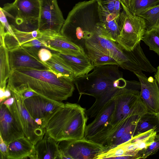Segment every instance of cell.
<instances>
[{
	"label": "cell",
	"mask_w": 159,
	"mask_h": 159,
	"mask_svg": "<svg viewBox=\"0 0 159 159\" xmlns=\"http://www.w3.org/2000/svg\"><path fill=\"white\" fill-rule=\"evenodd\" d=\"M115 101L111 99L95 116L94 120L86 125L84 137L87 139L100 131L107 125L114 111Z\"/></svg>",
	"instance_id": "d6986e66"
},
{
	"label": "cell",
	"mask_w": 159,
	"mask_h": 159,
	"mask_svg": "<svg viewBox=\"0 0 159 159\" xmlns=\"http://www.w3.org/2000/svg\"><path fill=\"white\" fill-rule=\"evenodd\" d=\"M144 114L130 115L113 127H104L88 139L104 146L106 151L113 148L134 136L137 123Z\"/></svg>",
	"instance_id": "52a82bcc"
},
{
	"label": "cell",
	"mask_w": 159,
	"mask_h": 159,
	"mask_svg": "<svg viewBox=\"0 0 159 159\" xmlns=\"http://www.w3.org/2000/svg\"><path fill=\"white\" fill-rule=\"evenodd\" d=\"M159 56V31L152 30L145 32L142 40Z\"/></svg>",
	"instance_id": "f546056e"
},
{
	"label": "cell",
	"mask_w": 159,
	"mask_h": 159,
	"mask_svg": "<svg viewBox=\"0 0 159 159\" xmlns=\"http://www.w3.org/2000/svg\"><path fill=\"white\" fill-rule=\"evenodd\" d=\"M8 159H26L35 152L34 145L25 136L7 145Z\"/></svg>",
	"instance_id": "7402d4cb"
},
{
	"label": "cell",
	"mask_w": 159,
	"mask_h": 159,
	"mask_svg": "<svg viewBox=\"0 0 159 159\" xmlns=\"http://www.w3.org/2000/svg\"><path fill=\"white\" fill-rule=\"evenodd\" d=\"M11 92L14 101L8 109L22 129L25 136L35 145L43 138L46 133V129L42 128L35 122L26 109L22 98Z\"/></svg>",
	"instance_id": "30bf717a"
},
{
	"label": "cell",
	"mask_w": 159,
	"mask_h": 159,
	"mask_svg": "<svg viewBox=\"0 0 159 159\" xmlns=\"http://www.w3.org/2000/svg\"><path fill=\"white\" fill-rule=\"evenodd\" d=\"M96 1L99 5L100 13L101 14L108 15L113 13L116 14L115 11V5L116 0Z\"/></svg>",
	"instance_id": "836d02e7"
},
{
	"label": "cell",
	"mask_w": 159,
	"mask_h": 159,
	"mask_svg": "<svg viewBox=\"0 0 159 159\" xmlns=\"http://www.w3.org/2000/svg\"><path fill=\"white\" fill-rule=\"evenodd\" d=\"M133 0H120L121 4H123L128 10L130 8Z\"/></svg>",
	"instance_id": "60d3db41"
},
{
	"label": "cell",
	"mask_w": 159,
	"mask_h": 159,
	"mask_svg": "<svg viewBox=\"0 0 159 159\" xmlns=\"http://www.w3.org/2000/svg\"><path fill=\"white\" fill-rule=\"evenodd\" d=\"M38 56L41 61L45 62L51 58L52 53L47 48H42L39 51Z\"/></svg>",
	"instance_id": "74e56055"
},
{
	"label": "cell",
	"mask_w": 159,
	"mask_h": 159,
	"mask_svg": "<svg viewBox=\"0 0 159 159\" xmlns=\"http://www.w3.org/2000/svg\"><path fill=\"white\" fill-rule=\"evenodd\" d=\"M0 159H8V149L7 144L0 136Z\"/></svg>",
	"instance_id": "f35d334b"
},
{
	"label": "cell",
	"mask_w": 159,
	"mask_h": 159,
	"mask_svg": "<svg viewBox=\"0 0 159 159\" xmlns=\"http://www.w3.org/2000/svg\"><path fill=\"white\" fill-rule=\"evenodd\" d=\"M60 159H98L106 150L102 145L85 138L57 142Z\"/></svg>",
	"instance_id": "9c48e42d"
},
{
	"label": "cell",
	"mask_w": 159,
	"mask_h": 159,
	"mask_svg": "<svg viewBox=\"0 0 159 159\" xmlns=\"http://www.w3.org/2000/svg\"><path fill=\"white\" fill-rule=\"evenodd\" d=\"M58 52L73 71L75 78L87 74L93 69L94 67L86 53L75 56Z\"/></svg>",
	"instance_id": "44dd1931"
},
{
	"label": "cell",
	"mask_w": 159,
	"mask_h": 159,
	"mask_svg": "<svg viewBox=\"0 0 159 159\" xmlns=\"http://www.w3.org/2000/svg\"><path fill=\"white\" fill-rule=\"evenodd\" d=\"M11 25L13 30L15 38L20 46L34 39L41 38L48 32L41 31L38 29L31 31H22L16 29L13 25Z\"/></svg>",
	"instance_id": "f1b7e54d"
},
{
	"label": "cell",
	"mask_w": 159,
	"mask_h": 159,
	"mask_svg": "<svg viewBox=\"0 0 159 159\" xmlns=\"http://www.w3.org/2000/svg\"><path fill=\"white\" fill-rule=\"evenodd\" d=\"M7 87L11 91L29 88L38 95L61 102L71 97L75 89L73 82L50 70L25 67L11 69Z\"/></svg>",
	"instance_id": "7a4b0ae2"
},
{
	"label": "cell",
	"mask_w": 159,
	"mask_h": 159,
	"mask_svg": "<svg viewBox=\"0 0 159 159\" xmlns=\"http://www.w3.org/2000/svg\"><path fill=\"white\" fill-rule=\"evenodd\" d=\"M1 8L7 17L12 20L15 25L14 26L18 30L31 31L38 29L39 0H15Z\"/></svg>",
	"instance_id": "8992f818"
},
{
	"label": "cell",
	"mask_w": 159,
	"mask_h": 159,
	"mask_svg": "<svg viewBox=\"0 0 159 159\" xmlns=\"http://www.w3.org/2000/svg\"><path fill=\"white\" fill-rule=\"evenodd\" d=\"M159 150V134H157L153 141L146 148L139 151L137 159H145L156 153Z\"/></svg>",
	"instance_id": "1f68e13d"
},
{
	"label": "cell",
	"mask_w": 159,
	"mask_h": 159,
	"mask_svg": "<svg viewBox=\"0 0 159 159\" xmlns=\"http://www.w3.org/2000/svg\"><path fill=\"white\" fill-rule=\"evenodd\" d=\"M0 134L7 145L25 136L23 132L6 106L0 103Z\"/></svg>",
	"instance_id": "9a60e30c"
},
{
	"label": "cell",
	"mask_w": 159,
	"mask_h": 159,
	"mask_svg": "<svg viewBox=\"0 0 159 159\" xmlns=\"http://www.w3.org/2000/svg\"><path fill=\"white\" fill-rule=\"evenodd\" d=\"M0 88L6 89L11 72L9 51L6 46H0Z\"/></svg>",
	"instance_id": "4316f807"
},
{
	"label": "cell",
	"mask_w": 159,
	"mask_h": 159,
	"mask_svg": "<svg viewBox=\"0 0 159 159\" xmlns=\"http://www.w3.org/2000/svg\"><path fill=\"white\" fill-rule=\"evenodd\" d=\"M39 0L38 29L41 31L60 33L65 20L57 0Z\"/></svg>",
	"instance_id": "7c38bea8"
},
{
	"label": "cell",
	"mask_w": 159,
	"mask_h": 159,
	"mask_svg": "<svg viewBox=\"0 0 159 159\" xmlns=\"http://www.w3.org/2000/svg\"><path fill=\"white\" fill-rule=\"evenodd\" d=\"M21 46L31 53L38 57V53L39 50L42 48H46V43L41 38L35 39L27 42Z\"/></svg>",
	"instance_id": "d6a6232c"
},
{
	"label": "cell",
	"mask_w": 159,
	"mask_h": 159,
	"mask_svg": "<svg viewBox=\"0 0 159 159\" xmlns=\"http://www.w3.org/2000/svg\"><path fill=\"white\" fill-rule=\"evenodd\" d=\"M117 65H106L95 66L90 73L75 78L73 83L79 94L94 97L95 101L85 110L88 119L95 117L99 111L125 87L126 80L123 78L122 72Z\"/></svg>",
	"instance_id": "6da1fadb"
},
{
	"label": "cell",
	"mask_w": 159,
	"mask_h": 159,
	"mask_svg": "<svg viewBox=\"0 0 159 159\" xmlns=\"http://www.w3.org/2000/svg\"><path fill=\"white\" fill-rule=\"evenodd\" d=\"M14 101V98L11 96L6 99L2 103L6 106L7 108H9L13 104Z\"/></svg>",
	"instance_id": "ab89813d"
},
{
	"label": "cell",
	"mask_w": 159,
	"mask_h": 159,
	"mask_svg": "<svg viewBox=\"0 0 159 159\" xmlns=\"http://www.w3.org/2000/svg\"><path fill=\"white\" fill-rule=\"evenodd\" d=\"M9 55L11 69L25 67L50 70L38 57L31 53L22 46L9 51Z\"/></svg>",
	"instance_id": "e0dca14e"
},
{
	"label": "cell",
	"mask_w": 159,
	"mask_h": 159,
	"mask_svg": "<svg viewBox=\"0 0 159 159\" xmlns=\"http://www.w3.org/2000/svg\"><path fill=\"white\" fill-rule=\"evenodd\" d=\"M57 142L46 133L43 138L34 145L37 159H60Z\"/></svg>",
	"instance_id": "603a6c76"
},
{
	"label": "cell",
	"mask_w": 159,
	"mask_h": 159,
	"mask_svg": "<svg viewBox=\"0 0 159 159\" xmlns=\"http://www.w3.org/2000/svg\"><path fill=\"white\" fill-rule=\"evenodd\" d=\"M159 128V123L157 116L148 112L142 116L138 121L134 136L149 130Z\"/></svg>",
	"instance_id": "83f0119b"
},
{
	"label": "cell",
	"mask_w": 159,
	"mask_h": 159,
	"mask_svg": "<svg viewBox=\"0 0 159 159\" xmlns=\"http://www.w3.org/2000/svg\"><path fill=\"white\" fill-rule=\"evenodd\" d=\"M85 111L77 103H64L49 120L46 133L57 142L82 138L88 119Z\"/></svg>",
	"instance_id": "277c9868"
},
{
	"label": "cell",
	"mask_w": 159,
	"mask_h": 159,
	"mask_svg": "<svg viewBox=\"0 0 159 159\" xmlns=\"http://www.w3.org/2000/svg\"><path fill=\"white\" fill-rule=\"evenodd\" d=\"M157 116V117L158 121H159V113Z\"/></svg>",
	"instance_id": "ee69618b"
},
{
	"label": "cell",
	"mask_w": 159,
	"mask_h": 159,
	"mask_svg": "<svg viewBox=\"0 0 159 159\" xmlns=\"http://www.w3.org/2000/svg\"><path fill=\"white\" fill-rule=\"evenodd\" d=\"M137 15L143 17L146 21V31H159V4L147 7Z\"/></svg>",
	"instance_id": "484cf974"
},
{
	"label": "cell",
	"mask_w": 159,
	"mask_h": 159,
	"mask_svg": "<svg viewBox=\"0 0 159 159\" xmlns=\"http://www.w3.org/2000/svg\"><path fill=\"white\" fill-rule=\"evenodd\" d=\"M140 84V96L148 112L159 113V87L155 79L147 77L142 71L134 73Z\"/></svg>",
	"instance_id": "4fadbf2b"
},
{
	"label": "cell",
	"mask_w": 159,
	"mask_h": 159,
	"mask_svg": "<svg viewBox=\"0 0 159 159\" xmlns=\"http://www.w3.org/2000/svg\"><path fill=\"white\" fill-rule=\"evenodd\" d=\"M11 96V93L10 89L7 87H6L4 94V99L5 100L10 97Z\"/></svg>",
	"instance_id": "b9f144b4"
},
{
	"label": "cell",
	"mask_w": 159,
	"mask_h": 159,
	"mask_svg": "<svg viewBox=\"0 0 159 159\" xmlns=\"http://www.w3.org/2000/svg\"><path fill=\"white\" fill-rule=\"evenodd\" d=\"M154 76L159 87V65L157 68V71Z\"/></svg>",
	"instance_id": "7bdbcfd3"
},
{
	"label": "cell",
	"mask_w": 159,
	"mask_h": 159,
	"mask_svg": "<svg viewBox=\"0 0 159 159\" xmlns=\"http://www.w3.org/2000/svg\"><path fill=\"white\" fill-rule=\"evenodd\" d=\"M159 3V0H133L129 11L133 14L137 15L145 9L156 5Z\"/></svg>",
	"instance_id": "4dcf8cb0"
},
{
	"label": "cell",
	"mask_w": 159,
	"mask_h": 159,
	"mask_svg": "<svg viewBox=\"0 0 159 159\" xmlns=\"http://www.w3.org/2000/svg\"><path fill=\"white\" fill-rule=\"evenodd\" d=\"M84 49L94 67L106 65H118L115 60L102 52L86 46Z\"/></svg>",
	"instance_id": "d4e9b609"
},
{
	"label": "cell",
	"mask_w": 159,
	"mask_h": 159,
	"mask_svg": "<svg viewBox=\"0 0 159 159\" xmlns=\"http://www.w3.org/2000/svg\"><path fill=\"white\" fill-rule=\"evenodd\" d=\"M4 41L6 46L9 51L12 50L20 46L15 38L7 31L5 34Z\"/></svg>",
	"instance_id": "e575fe53"
},
{
	"label": "cell",
	"mask_w": 159,
	"mask_h": 159,
	"mask_svg": "<svg viewBox=\"0 0 159 159\" xmlns=\"http://www.w3.org/2000/svg\"><path fill=\"white\" fill-rule=\"evenodd\" d=\"M0 23L4 26L6 31L9 32L15 38L12 27L9 24L7 17L2 11L1 7L0 8Z\"/></svg>",
	"instance_id": "8d00e7d4"
},
{
	"label": "cell",
	"mask_w": 159,
	"mask_h": 159,
	"mask_svg": "<svg viewBox=\"0 0 159 159\" xmlns=\"http://www.w3.org/2000/svg\"><path fill=\"white\" fill-rule=\"evenodd\" d=\"M54 52H52L51 58L43 62L44 63L57 75L65 77L73 82L75 78L74 72L60 56L58 53Z\"/></svg>",
	"instance_id": "cb8c5ba5"
},
{
	"label": "cell",
	"mask_w": 159,
	"mask_h": 159,
	"mask_svg": "<svg viewBox=\"0 0 159 159\" xmlns=\"http://www.w3.org/2000/svg\"><path fill=\"white\" fill-rule=\"evenodd\" d=\"M125 54L128 60L125 62L122 68L133 72L134 74L144 71L151 73L156 71L157 69L151 64L146 57L139 43L131 51L124 49Z\"/></svg>",
	"instance_id": "ac0fdd59"
},
{
	"label": "cell",
	"mask_w": 159,
	"mask_h": 159,
	"mask_svg": "<svg viewBox=\"0 0 159 159\" xmlns=\"http://www.w3.org/2000/svg\"><path fill=\"white\" fill-rule=\"evenodd\" d=\"M42 39L46 48L60 53L77 56L86 54L84 49L72 42L60 33L51 32Z\"/></svg>",
	"instance_id": "2e32d148"
},
{
	"label": "cell",
	"mask_w": 159,
	"mask_h": 159,
	"mask_svg": "<svg viewBox=\"0 0 159 159\" xmlns=\"http://www.w3.org/2000/svg\"><path fill=\"white\" fill-rule=\"evenodd\" d=\"M119 17L120 34L116 43L127 51L133 50L140 43L146 30L147 22L143 17L133 14L123 4Z\"/></svg>",
	"instance_id": "ba28073f"
},
{
	"label": "cell",
	"mask_w": 159,
	"mask_h": 159,
	"mask_svg": "<svg viewBox=\"0 0 159 159\" xmlns=\"http://www.w3.org/2000/svg\"><path fill=\"white\" fill-rule=\"evenodd\" d=\"M101 21L96 0L79 2L69 13L60 33L84 49L86 40L97 31Z\"/></svg>",
	"instance_id": "3957f363"
},
{
	"label": "cell",
	"mask_w": 159,
	"mask_h": 159,
	"mask_svg": "<svg viewBox=\"0 0 159 159\" xmlns=\"http://www.w3.org/2000/svg\"><path fill=\"white\" fill-rule=\"evenodd\" d=\"M11 92L16 93L20 96L23 101L28 98L38 95L29 88L20 89L11 91Z\"/></svg>",
	"instance_id": "d590c367"
},
{
	"label": "cell",
	"mask_w": 159,
	"mask_h": 159,
	"mask_svg": "<svg viewBox=\"0 0 159 159\" xmlns=\"http://www.w3.org/2000/svg\"><path fill=\"white\" fill-rule=\"evenodd\" d=\"M119 14L113 13L100 16L97 32L102 36L116 42L120 34Z\"/></svg>",
	"instance_id": "ffe728a7"
},
{
	"label": "cell",
	"mask_w": 159,
	"mask_h": 159,
	"mask_svg": "<svg viewBox=\"0 0 159 159\" xmlns=\"http://www.w3.org/2000/svg\"><path fill=\"white\" fill-rule=\"evenodd\" d=\"M24 105L35 122L45 129L49 120L64 103L38 95L25 99Z\"/></svg>",
	"instance_id": "8fae6325"
},
{
	"label": "cell",
	"mask_w": 159,
	"mask_h": 159,
	"mask_svg": "<svg viewBox=\"0 0 159 159\" xmlns=\"http://www.w3.org/2000/svg\"><path fill=\"white\" fill-rule=\"evenodd\" d=\"M139 82L126 80L125 86L120 89L114 97L115 107L106 126L113 127L131 114H144L148 111L140 96Z\"/></svg>",
	"instance_id": "5b68a950"
},
{
	"label": "cell",
	"mask_w": 159,
	"mask_h": 159,
	"mask_svg": "<svg viewBox=\"0 0 159 159\" xmlns=\"http://www.w3.org/2000/svg\"><path fill=\"white\" fill-rule=\"evenodd\" d=\"M85 46L96 49L109 56L115 60L121 67L128 60L124 49L116 42L104 37L97 32L86 40Z\"/></svg>",
	"instance_id": "5bb4252c"
}]
</instances>
